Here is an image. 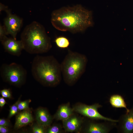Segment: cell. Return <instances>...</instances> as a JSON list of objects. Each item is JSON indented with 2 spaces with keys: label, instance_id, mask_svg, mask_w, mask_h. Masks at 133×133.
Listing matches in <instances>:
<instances>
[{
  "label": "cell",
  "instance_id": "cell-1",
  "mask_svg": "<svg viewBox=\"0 0 133 133\" xmlns=\"http://www.w3.org/2000/svg\"><path fill=\"white\" fill-rule=\"evenodd\" d=\"M51 22L56 29L72 33L82 32L93 25L92 13L80 5L53 11Z\"/></svg>",
  "mask_w": 133,
  "mask_h": 133
},
{
  "label": "cell",
  "instance_id": "cell-2",
  "mask_svg": "<svg viewBox=\"0 0 133 133\" xmlns=\"http://www.w3.org/2000/svg\"><path fill=\"white\" fill-rule=\"evenodd\" d=\"M31 71L36 80L46 86H56L61 80V64L52 56H36L32 63Z\"/></svg>",
  "mask_w": 133,
  "mask_h": 133
},
{
  "label": "cell",
  "instance_id": "cell-3",
  "mask_svg": "<svg viewBox=\"0 0 133 133\" xmlns=\"http://www.w3.org/2000/svg\"><path fill=\"white\" fill-rule=\"evenodd\" d=\"M20 38L24 50L30 54L46 53L52 47L50 38L44 28L36 21H33L25 27Z\"/></svg>",
  "mask_w": 133,
  "mask_h": 133
},
{
  "label": "cell",
  "instance_id": "cell-4",
  "mask_svg": "<svg viewBox=\"0 0 133 133\" xmlns=\"http://www.w3.org/2000/svg\"><path fill=\"white\" fill-rule=\"evenodd\" d=\"M87 61L85 55L68 50L61 64L62 74L65 82L70 85L74 83L84 73Z\"/></svg>",
  "mask_w": 133,
  "mask_h": 133
},
{
  "label": "cell",
  "instance_id": "cell-5",
  "mask_svg": "<svg viewBox=\"0 0 133 133\" xmlns=\"http://www.w3.org/2000/svg\"><path fill=\"white\" fill-rule=\"evenodd\" d=\"M1 77L13 85H21L25 81L27 75L26 69L21 65L15 63L2 64L0 67Z\"/></svg>",
  "mask_w": 133,
  "mask_h": 133
},
{
  "label": "cell",
  "instance_id": "cell-6",
  "mask_svg": "<svg viewBox=\"0 0 133 133\" xmlns=\"http://www.w3.org/2000/svg\"><path fill=\"white\" fill-rule=\"evenodd\" d=\"M102 107L101 105L98 103L90 105L79 104L75 105L73 109L74 111L92 119L102 120L116 122H118V120H114L100 114L98 109Z\"/></svg>",
  "mask_w": 133,
  "mask_h": 133
},
{
  "label": "cell",
  "instance_id": "cell-7",
  "mask_svg": "<svg viewBox=\"0 0 133 133\" xmlns=\"http://www.w3.org/2000/svg\"><path fill=\"white\" fill-rule=\"evenodd\" d=\"M6 12L7 16L4 20V26L8 34L10 35L14 38L16 39V36L22 26L23 20L17 15L13 14L9 9Z\"/></svg>",
  "mask_w": 133,
  "mask_h": 133
},
{
  "label": "cell",
  "instance_id": "cell-8",
  "mask_svg": "<svg viewBox=\"0 0 133 133\" xmlns=\"http://www.w3.org/2000/svg\"><path fill=\"white\" fill-rule=\"evenodd\" d=\"M0 41L5 50L13 55L19 56L24 50L23 46L21 40H17L12 37L6 36Z\"/></svg>",
  "mask_w": 133,
  "mask_h": 133
},
{
  "label": "cell",
  "instance_id": "cell-9",
  "mask_svg": "<svg viewBox=\"0 0 133 133\" xmlns=\"http://www.w3.org/2000/svg\"><path fill=\"white\" fill-rule=\"evenodd\" d=\"M116 122L106 121L101 123L89 122L84 130L86 133H108L115 126Z\"/></svg>",
  "mask_w": 133,
  "mask_h": 133
},
{
  "label": "cell",
  "instance_id": "cell-10",
  "mask_svg": "<svg viewBox=\"0 0 133 133\" xmlns=\"http://www.w3.org/2000/svg\"><path fill=\"white\" fill-rule=\"evenodd\" d=\"M117 128L122 133H133V106L118 120Z\"/></svg>",
  "mask_w": 133,
  "mask_h": 133
},
{
  "label": "cell",
  "instance_id": "cell-11",
  "mask_svg": "<svg viewBox=\"0 0 133 133\" xmlns=\"http://www.w3.org/2000/svg\"><path fill=\"white\" fill-rule=\"evenodd\" d=\"M83 122L82 118L73 114L68 118L63 121V127L66 132H77L81 129Z\"/></svg>",
  "mask_w": 133,
  "mask_h": 133
},
{
  "label": "cell",
  "instance_id": "cell-12",
  "mask_svg": "<svg viewBox=\"0 0 133 133\" xmlns=\"http://www.w3.org/2000/svg\"><path fill=\"white\" fill-rule=\"evenodd\" d=\"M33 120L30 111L28 109L23 110L16 116L14 128L19 129L31 123Z\"/></svg>",
  "mask_w": 133,
  "mask_h": 133
},
{
  "label": "cell",
  "instance_id": "cell-13",
  "mask_svg": "<svg viewBox=\"0 0 133 133\" xmlns=\"http://www.w3.org/2000/svg\"><path fill=\"white\" fill-rule=\"evenodd\" d=\"M35 115L37 123L46 127L50 126L52 118L46 109L42 108H38L36 111Z\"/></svg>",
  "mask_w": 133,
  "mask_h": 133
},
{
  "label": "cell",
  "instance_id": "cell-14",
  "mask_svg": "<svg viewBox=\"0 0 133 133\" xmlns=\"http://www.w3.org/2000/svg\"><path fill=\"white\" fill-rule=\"evenodd\" d=\"M74 111L73 108L70 107L69 103L62 104L59 107L54 118L57 120L63 121L73 115Z\"/></svg>",
  "mask_w": 133,
  "mask_h": 133
},
{
  "label": "cell",
  "instance_id": "cell-15",
  "mask_svg": "<svg viewBox=\"0 0 133 133\" xmlns=\"http://www.w3.org/2000/svg\"><path fill=\"white\" fill-rule=\"evenodd\" d=\"M109 101L112 106L116 108H124L126 112L129 110L127 107L126 104L122 96L118 94H114L111 96L109 99Z\"/></svg>",
  "mask_w": 133,
  "mask_h": 133
},
{
  "label": "cell",
  "instance_id": "cell-16",
  "mask_svg": "<svg viewBox=\"0 0 133 133\" xmlns=\"http://www.w3.org/2000/svg\"><path fill=\"white\" fill-rule=\"evenodd\" d=\"M57 46L61 49H65L68 48L70 44L68 39L63 36H60L56 38L55 40Z\"/></svg>",
  "mask_w": 133,
  "mask_h": 133
},
{
  "label": "cell",
  "instance_id": "cell-17",
  "mask_svg": "<svg viewBox=\"0 0 133 133\" xmlns=\"http://www.w3.org/2000/svg\"><path fill=\"white\" fill-rule=\"evenodd\" d=\"M49 126L46 129V133H60L62 132L61 126L58 124H55L51 126Z\"/></svg>",
  "mask_w": 133,
  "mask_h": 133
},
{
  "label": "cell",
  "instance_id": "cell-18",
  "mask_svg": "<svg viewBox=\"0 0 133 133\" xmlns=\"http://www.w3.org/2000/svg\"><path fill=\"white\" fill-rule=\"evenodd\" d=\"M19 100V98L17 101L10 107L8 116L9 118H10L16 115L19 111L18 105L20 101Z\"/></svg>",
  "mask_w": 133,
  "mask_h": 133
},
{
  "label": "cell",
  "instance_id": "cell-19",
  "mask_svg": "<svg viewBox=\"0 0 133 133\" xmlns=\"http://www.w3.org/2000/svg\"><path fill=\"white\" fill-rule=\"evenodd\" d=\"M45 127L37 123L32 127V132L33 133H46Z\"/></svg>",
  "mask_w": 133,
  "mask_h": 133
},
{
  "label": "cell",
  "instance_id": "cell-20",
  "mask_svg": "<svg viewBox=\"0 0 133 133\" xmlns=\"http://www.w3.org/2000/svg\"><path fill=\"white\" fill-rule=\"evenodd\" d=\"M30 101L31 100H29L23 101H19L18 105L19 111L28 109Z\"/></svg>",
  "mask_w": 133,
  "mask_h": 133
},
{
  "label": "cell",
  "instance_id": "cell-21",
  "mask_svg": "<svg viewBox=\"0 0 133 133\" xmlns=\"http://www.w3.org/2000/svg\"><path fill=\"white\" fill-rule=\"evenodd\" d=\"M0 93L1 96L3 98H10L11 97V92L9 89H3L0 90Z\"/></svg>",
  "mask_w": 133,
  "mask_h": 133
},
{
  "label": "cell",
  "instance_id": "cell-22",
  "mask_svg": "<svg viewBox=\"0 0 133 133\" xmlns=\"http://www.w3.org/2000/svg\"><path fill=\"white\" fill-rule=\"evenodd\" d=\"M8 35L6 28L4 25H0V40Z\"/></svg>",
  "mask_w": 133,
  "mask_h": 133
},
{
  "label": "cell",
  "instance_id": "cell-23",
  "mask_svg": "<svg viewBox=\"0 0 133 133\" xmlns=\"http://www.w3.org/2000/svg\"><path fill=\"white\" fill-rule=\"evenodd\" d=\"M9 125V123L7 120L4 118L0 119V126L8 127Z\"/></svg>",
  "mask_w": 133,
  "mask_h": 133
},
{
  "label": "cell",
  "instance_id": "cell-24",
  "mask_svg": "<svg viewBox=\"0 0 133 133\" xmlns=\"http://www.w3.org/2000/svg\"><path fill=\"white\" fill-rule=\"evenodd\" d=\"M8 127L0 126V133H7L8 132Z\"/></svg>",
  "mask_w": 133,
  "mask_h": 133
},
{
  "label": "cell",
  "instance_id": "cell-25",
  "mask_svg": "<svg viewBox=\"0 0 133 133\" xmlns=\"http://www.w3.org/2000/svg\"><path fill=\"white\" fill-rule=\"evenodd\" d=\"M6 101L3 97L0 98V106L1 107H3L6 103Z\"/></svg>",
  "mask_w": 133,
  "mask_h": 133
},
{
  "label": "cell",
  "instance_id": "cell-26",
  "mask_svg": "<svg viewBox=\"0 0 133 133\" xmlns=\"http://www.w3.org/2000/svg\"><path fill=\"white\" fill-rule=\"evenodd\" d=\"M0 12L1 13L3 11H4L5 12L8 9L7 8L2 4H0Z\"/></svg>",
  "mask_w": 133,
  "mask_h": 133
}]
</instances>
